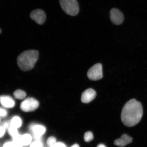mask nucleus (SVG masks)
I'll list each match as a JSON object with an SVG mask.
<instances>
[{
  "mask_svg": "<svg viewBox=\"0 0 147 147\" xmlns=\"http://www.w3.org/2000/svg\"><path fill=\"white\" fill-rule=\"evenodd\" d=\"M143 115L142 104L132 99L125 104L121 114V119L124 125L132 127L140 122Z\"/></svg>",
  "mask_w": 147,
  "mask_h": 147,
  "instance_id": "f257e3e1",
  "label": "nucleus"
},
{
  "mask_svg": "<svg viewBox=\"0 0 147 147\" xmlns=\"http://www.w3.org/2000/svg\"><path fill=\"white\" fill-rule=\"evenodd\" d=\"M38 52L37 51H26L18 57L17 59L18 67L23 71L31 70L34 67L38 58Z\"/></svg>",
  "mask_w": 147,
  "mask_h": 147,
  "instance_id": "f03ea898",
  "label": "nucleus"
},
{
  "mask_svg": "<svg viewBox=\"0 0 147 147\" xmlns=\"http://www.w3.org/2000/svg\"><path fill=\"white\" fill-rule=\"evenodd\" d=\"M59 3L65 13L73 16L78 15L80 9L77 0H59Z\"/></svg>",
  "mask_w": 147,
  "mask_h": 147,
  "instance_id": "7ed1b4c3",
  "label": "nucleus"
},
{
  "mask_svg": "<svg viewBox=\"0 0 147 147\" xmlns=\"http://www.w3.org/2000/svg\"><path fill=\"white\" fill-rule=\"evenodd\" d=\"M40 106L39 102L33 97H28L24 99L20 105V108L24 113H31L37 109Z\"/></svg>",
  "mask_w": 147,
  "mask_h": 147,
  "instance_id": "20e7f679",
  "label": "nucleus"
},
{
  "mask_svg": "<svg viewBox=\"0 0 147 147\" xmlns=\"http://www.w3.org/2000/svg\"><path fill=\"white\" fill-rule=\"evenodd\" d=\"M29 129L33 136L34 140H42V137L47 132V128L45 125L37 123L31 124Z\"/></svg>",
  "mask_w": 147,
  "mask_h": 147,
  "instance_id": "39448f33",
  "label": "nucleus"
},
{
  "mask_svg": "<svg viewBox=\"0 0 147 147\" xmlns=\"http://www.w3.org/2000/svg\"><path fill=\"white\" fill-rule=\"evenodd\" d=\"M87 75L90 80L95 81L100 80L103 76L102 64H95L88 70Z\"/></svg>",
  "mask_w": 147,
  "mask_h": 147,
  "instance_id": "423d86ee",
  "label": "nucleus"
},
{
  "mask_svg": "<svg viewBox=\"0 0 147 147\" xmlns=\"http://www.w3.org/2000/svg\"><path fill=\"white\" fill-rule=\"evenodd\" d=\"M110 18L112 23L115 25H120L123 22L124 17L123 13L119 9L113 8L110 10Z\"/></svg>",
  "mask_w": 147,
  "mask_h": 147,
  "instance_id": "0eeeda50",
  "label": "nucleus"
},
{
  "mask_svg": "<svg viewBox=\"0 0 147 147\" xmlns=\"http://www.w3.org/2000/svg\"><path fill=\"white\" fill-rule=\"evenodd\" d=\"M30 17L31 19L34 20L38 24L41 25L45 22L46 15L43 10L41 9H37L31 12Z\"/></svg>",
  "mask_w": 147,
  "mask_h": 147,
  "instance_id": "6e6552de",
  "label": "nucleus"
},
{
  "mask_svg": "<svg viewBox=\"0 0 147 147\" xmlns=\"http://www.w3.org/2000/svg\"><path fill=\"white\" fill-rule=\"evenodd\" d=\"M0 104L5 109H10L15 107L16 102L12 97L3 95L0 96Z\"/></svg>",
  "mask_w": 147,
  "mask_h": 147,
  "instance_id": "1a4fd4ad",
  "label": "nucleus"
},
{
  "mask_svg": "<svg viewBox=\"0 0 147 147\" xmlns=\"http://www.w3.org/2000/svg\"><path fill=\"white\" fill-rule=\"evenodd\" d=\"M96 95V92L91 88L86 90L82 95V102L84 103H89L94 100Z\"/></svg>",
  "mask_w": 147,
  "mask_h": 147,
  "instance_id": "9d476101",
  "label": "nucleus"
},
{
  "mask_svg": "<svg viewBox=\"0 0 147 147\" xmlns=\"http://www.w3.org/2000/svg\"><path fill=\"white\" fill-rule=\"evenodd\" d=\"M133 141V138L126 134H123L120 138L116 140L114 144L116 146L124 147L131 143Z\"/></svg>",
  "mask_w": 147,
  "mask_h": 147,
  "instance_id": "9b49d317",
  "label": "nucleus"
},
{
  "mask_svg": "<svg viewBox=\"0 0 147 147\" xmlns=\"http://www.w3.org/2000/svg\"><path fill=\"white\" fill-rule=\"evenodd\" d=\"M34 141V138L32 134L25 133L21 135L20 142L23 147L29 146Z\"/></svg>",
  "mask_w": 147,
  "mask_h": 147,
  "instance_id": "f8f14e48",
  "label": "nucleus"
},
{
  "mask_svg": "<svg viewBox=\"0 0 147 147\" xmlns=\"http://www.w3.org/2000/svg\"><path fill=\"white\" fill-rule=\"evenodd\" d=\"M11 126L18 129L21 128L23 125V120L19 115H15L12 117L9 121Z\"/></svg>",
  "mask_w": 147,
  "mask_h": 147,
  "instance_id": "ddd939ff",
  "label": "nucleus"
},
{
  "mask_svg": "<svg viewBox=\"0 0 147 147\" xmlns=\"http://www.w3.org/2000/svg\"><path fill=\"white\" fill-rule=\"evenodd\" d=\"M7 131L9 136L11 138L12 141L15 142H20L21 135L19 133L18 129L10 126Z\"/></svg>",
  "mask_w": 147,
  "mask_h": 147,
  "instance_id": "4468645a",
  "label": "nucleus"
},
{
  "mask_svg": "<svg viewBox=\"0 0 147 147\" xmlns=\"http://www.w3.org/2000/svg\"><path fill=\"white\" fill-rule=\"evenodd\" d=\"M15 98L19 100H24L26 96V93L24 91L21 90H17L13 93Z\"/></svg>",
  "mask_w": 147,
  "mask_h": 147,
  "instance_id": "2eb2a0df",
  "label": "nucleus"
},
{
  "mask_svg": "<svg viewBox=\"0 0 147 147\" xmlns=\"http://www.w3.org/2000/svg\"><path fill=\"white\" fill-rule=\"evenodd\" d=\"M57 142L56 138L53 136H51L48 138L47 141H46V143H47V146L49 147H54Z\"/></svg>",
  "mask_w": 147,
  "mask_h": 147,
  "instance_id": "dca6fc26",
  "label": "nucleus"
},
{
  "mask_svg": "<svg viewBox=\"0 0 147 147\" xmlns=\"http://www.w3.org/2000/svg\"><path fill=\"white\" fill-rule=\"evenodd\" d=\"M94 138L93 134L91 131H88L84 134V141L86 142H90Z\"/></svg>",
  "mask_w": 147,
  "mask_h": 147,
  "instance_id": "f3484780",
  "label": "nucleus"
},
{
  "mask_svg": "<svg viewBox=\"0 0 147 147\" xmlns=\"http://www.w3.org/2000/svg\"><path fill=\"white\" fill-rule=\"evenodd\" d=\"M29 146V147H44V145L42 140H34Z\"/></svg>",
  "mask_w": 147,
  "mask_h": 147,
  "instance_id": "a211bd4d",
  "label": "nucleus"
},
{
  "mask_svg": "<svg viewBox=\"0 0 147 147\" xmlns=\"http://www.w3.org/2000/svg\"><path fill=\"white\" fill-rule=\"evenodd\" d=\"M8 112L7 109L3 107H0V117L1 118H5L8 116Z\"/></svg>",
  "mask_w": 147,
  "mask_h": 147,
  "instance_id": "6ab92c4d",
  "label": "nucleus"
},
{
  "mask_svg": "<svg viewBox=\"0 0 147 147\" xmlns=\"http://www.w3.org/2000/svg\"><path fill=\"white\" fill-rule=\"evenodd\" d=\"M7 131V130L0 124V139L5 136Z\"/></svg>",
  "mask_w": 147,
  "mask_h": 147,
  "instance_id": "aec40b11",
  "label": "nucleus"
},
{
  "mask_svg": "<svg viewBox=\"0 0 147 147\" xmlns=\"http://www.w3.org/2000/svg\"><path fill=\"white\" fill-rule=\"evenodd\" d=\"M1 125L5 129L7 130H8V129L10 126V122L8 121H5L3 123H2Z\"/></svg>",
  "mask_w": 147,
  "mask_h": 147,
  "instance_id": "412c9836",
  "label": "nucleus"
},
{
  "mask_svg": "<svg viewBox=\"0 0 147 147\" xmlns=\"http://www.w3.org/2000/svg\"><path fill=\"white\" fill-rule=\"evenodd\" d=\"M54 147H67L64 143L62 142H57Z\"/></svg>",
  "mask_w": 147,
  "mask_h": 147,
  "instance_id": "4be33fe9",
  "label": "nucleus"
},
{
  "mask_svg": "<svg viewBox=\"0 0 147 147\" xmlns=\"http://www.w3.org/2000/svg\"><path fill=\"white\" fill-rule=\"evenodd\" d=\"M97 147H107L105 145L102 144H100L97 146Z\"/></svg>",
  "mask_w": 147,
  "mask_h": 147,
  "instance_id": "5701e85b",
  "label": "nucleus"
},
{
  "mask_svg": "<svg viewBox=\"0 0 147 147\" xmlns=\"http://www.w3.org/2000/svg\"><path fill=\"white\" fill-rule=\"evenodd\" d=\"M71 147H80V146L78 144H75L73 145V146H71Z\"/></svg>",
  "mask_w": 147,
  "mask_h": 147,
  "instance_id": "b1692460",
  "label": "nucleus"
},
{
  "mask_svg": "<svg viewBox=\"0 0 147 147\" xmlns=\"http://www.w3.org/2000/svg\"><path fill=\"white\" fill-rule=\"evenodd\" d=\"M1 119L2 118H1V117H0V124H1Z\"/></svg>",
  "mask_w": 147,
  "mask_h": 147,
  "instance_id": "393cba45",
  "label": "nucleus"
},
{
  "mask_svg": "<svg viewBox=\"0 0 147 147\" xmlns=\"http://www.w3.org/2000/svg\"><path fill=\"white\" fill-rule=\"evenodd\" d=\"M1 29H0V34H1Z\"/></svg>",
  "mask_w": 147,
  "mask_h": 147,
  "instance_id": "a878e982",
  "label": "nucleus"
},
{
  "mask_svg": "<svg viewBox=\"0 0 147 147\" xmlns=\"http://www.w3.org/2000/svg\"></svg>",
  "mask_w": 147,
  "mask_h": 147,
  "instance_id": "bb28decb",
  "label": "nucleus"
}]
</instances>
